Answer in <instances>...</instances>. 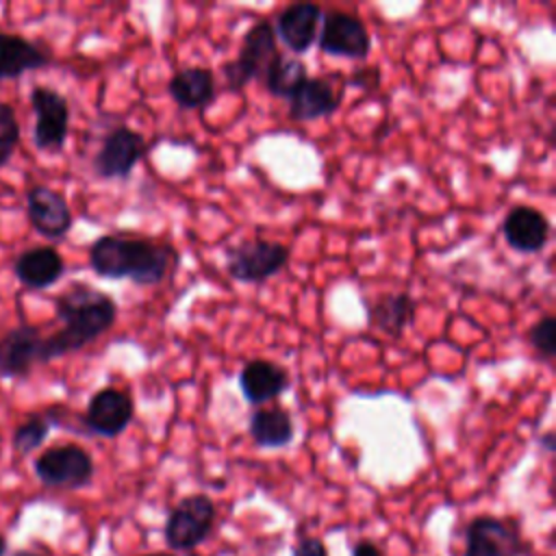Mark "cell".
I'll return each mask as SVG.
<instances>
[{
  "mask_svg": "<svg viewBox=\"0 0 556 556\" xmlns=\"http://www.w3.org/2000/svg\"><path fill=\"white\" fill-rule=\"evenodd\" d=\"M178 250L169 243L126 237L102 235L89 248L91 269L109 280H132L135 285H159L178 265Z\"/></svg>",
  "mask_w": 556,
  "mask_h": 556,
  "instance_id": "obj_1",
  "label": "cell"
},
{
  "mask_svg": "<svg viewBox=\"0 0 556 556\" xmlns=\"http://www.w3.org/2000/svg\"><path fill=\"white\" fill-rule=\"evenodd\" d=\"M56 317L63 328L41 343V363L83 350L109 332L117 319V304L104 291L89 285H74L56 300Z\"/></svg>",
  "mask_w": 556,
  "mask_h": 556,
  "instance_id": "obj_2",
  "label": "cell"
},
{
  "mask_svg": "<svg viewBox=\"0 0 556 556\" xmlns=\"http://www.w3.org/2000/svg\"><path fill=\"white\" fill-rule=\"evenodd\" d=\"M215 504L204 493L185 495L169 513L163 526L165 545L174 552H191L204 543L215 523Z\"/></svg>",
  "mask_w": 556,
  "mask_h": 556,
  "instance_id": "obj_3",
  "label": "cell"
},
{
  "mask_svg": "<svg viewBox=\"0 0 556 556\" xmlns=\"http://www.w3.org/2000/svg\"><path fill=\"white\" fill-rule=\"evenodd\" d=\"M276 56L278 48L274 26L267 20H258L245 30L237 59L222 65V76L232 91H239L248 83L263 78Z\"/></svg>",
  "mask_w": 556,
  "mask_h": 556,
  "instance_id": "obj_4",
  "label": "cell"
},
{
  "mask_svg": "<svg viewBox=\"0 0 556 556\" xmlns=\"http://www.w3.org/2000/svg\"><path fill=\"white\" fill-rule=\"evenodd\" d=\"M289 254L291 250L278 241H241L226 250V271L237 282H263L287 265Z\"/></svg>",
  "mask_w": 556,
  "mask_h": 556,
  "instance_id": "obj_5",
  "label": "cell"
},
{
  "mask_svg": "<svg viewBox=\"0 0 556 556\" xmlns=\"http://www.w3.org/2000/svg\"><path fill=\"white\" fill-rule=\"evenodd\" d=\"M91 454L74 443L54 445L35 458L37 478L52 489H83L93 478Z\"/></svg>",
  "mask_w": 556,
  "mask_h": 556,
  "instance_id": "obj_6",
  "label": "cell"
},
{
  "mask_svg": "<svg viewBox=\"0 0 556 556\" xmlns=\"http://www.w3.org/2000/svg\"><path fill=\"white\" fill-rule=\"evenodd\" d=\"M526 543L513 519L478 515L465 528L463 556H523Z\"/></svg>",
  "mask_w": 556,
  "mask_h": 556,
  "instance_id": "obj_7",
  "label": "cell"
},
{
  "mask_svg": "<svg viewBox=\"0 0 556 556\" xmlns=\"http://www.w3.org/2000/svg\"><path fill=\"white\" fill-rule=\"evenodd\" d=\"M148 141L141 132L128 126H115L102 139L100 150L93 156V172L104 180L128 178L135 165L146 156Z\"/></svg>",
  "mask_w": 556,
  "mask_h": 556,
  "instance_id": "obj_8",
  "label": "cell"
},
{
  "mask_svg": "<svg viewBox=\"0 0 556 556\" xmlns=\"http://www.w3.org/2000/svg\"><path fill=\"white\" fill-rule=\"evenodd\" d=\"M317 46L330 56L365 59L371 50V37L361 17L345 11H324L321 30L317 35Z\"/></svg>",
  "mask_w": 556,
  "mask_h": 556,
  "instance_id": "obj_9",
  "label": "cell"
},
{
  "mask_svg": "<svg viewBox=\"0 0 556 556\" xmlns=\"http://www.w3.org/2000/svg\"><path fill=\"white\" fill-rule=\"evenodd\" d=\"M35 111L33 141L43 152H59L70 132V104L63 93L50 87H35L30 91Z\"/></svg>",
  "mask_w": 556,
  "mask_h": 556,
  "instance_id": "obj_10",
  "label": "cell"
},
{
  "mask_svg": "<svg viewBox=\"0 0 556 556\" xmlns=\"http://www.w3.org/2000/svg\"><path fill=\"white\" fill-rule=\"evenodd\" d=\"M132 415H135V404L130 395L115 387H104L91 395L83 421L89 432L98 437L115 439L130 426Z\"/></svg>",
  "mask_w": 556,
  "mask_h": 556,
  "instance_id": "obj_11",
  "label": "cell"
},
{
  "mask_svg": "<svg viewBox=\"0 0 556 556\" xmlns=\"http://www.w3.org/2000/svg\"><path fill=\"white\" fill-rule=\"evenodd\" d=\"M26 215L30 226L46 239H63L74 224L65 195L46 185L28 189Z\"/></svg>",
  "mask_w": 556,
  "mask_h": 556,
  "instance_id": "obj_12",
  "label": "cell"
},
{
  "mask_svg": "<svg viewBox=\"0 0 556 556\" xmlns=\"http://www.w3.org/2000/svg\"><path fill=\"white\" fill-rule=\"evenodd\" d=\"M43 337L35 326H15L0 337V376L24 378L41 363Z\"/></svg>",
  "mask_w": 556,
  "mask_h": 556,
  "instance_id": "obj_13",
  "label": "cell"
},
{
  "mask_svg": "<svg viewBox=\"0 0 556 556\" xmlns=\"http://www.w3.org/2000/svg\"><path fill=\"white\" fill-rule=\"evenodd\" d=\"M239 389L243 393V397L252 404V406H261L265 402H271L276 397H280L289 387H291V378L289 371L269 361V358H252L248 361L239 376H237Z\"/></svg>",
  "mask_w": 556,
  "mask_h": 556,
  "instance_id": "obj_14",
  "label": "cell"
},
{
  "mask_svg": "<svg viewBox=\"0 0 556 556\" xmlns=\"http://www.w3.org/2000/svg\"><path fill=\"white\" fill-rule=\"evenodd\" d=\"M502 235L513 250L534 254L541 252L549 239V219L534 206L517 204L504 217Z\"/></svg>",
  "mask_w": 556,
  "mask_h": 556,
  "instance_id": "obj_15",
  "label": "cell"
},
{
  "mask_svg": "<svg viewBox=\"0 0 556 556\" xmlns=\"http://www.w3.org/2000/svg\"><path fill=\"white\" fill-rule=\"evenodd\" d=\"M324 9L313 2H293L276 15L274 33L295 54L306 52L317 39V26Z\"/></svg>",
  "mask_w": 556,
  "mask_h": 556,
  "instance_id": "obj_16",
  "label": "cell"
},
{
  "mask_svg": "<svg viewBox=\"0 0 556 556\" xmlns=\"http://www.w3.org/2000/svg\"><path fill=\"white\" fill-rule=\"evenodd\" d=\"M339 91L330 78H306L302 87L289 98V117L293 122H315L328 117L339 106Z\"/></svg>",
  "mask_w": 556,
  "mask_h": 556,
  "instance_id": "obj_17",
  "label": "cell"
},
{
  "mask_svg": "<svg viewBox=\"0 0 556 556\" xmlns=\"http://www.w3.org/2000/svg\"><path fill=\"white\" fill-rule=\"evenodd\" d=\"M15 276L17 280L28 287V289H48L65 271L63 256L50 248V245H39L22 252L15 261Z\"/></svg>",
  "mask_w": 556,
  "mask_h": 556,
  "instance_id": "obj_18",
  "label": "cell"
},
{
  "mask_svg": "<svg viewBox=\"0 0 556 556\" xmlns=\"http://www.w3.org/2000/svg\"><path fill=\"white\" fill-rule=\"evenodd\" d=\"M167 91L180 109H187V111L204 109L215 98V76L211 70L200 65L185 67L169 78Z\"/></svg>",
  "mask_w": 556,
  "mask_h": 556,
  "instance_id": "obj_19",
  "label": "cell"
},
{
  "mask_svg": "<svg viewBox=\"0 0 556 556\" xmlns=\"http://www.w3.org/2000/svg\"><path fill=\"white\" fill-rule=\"evenodd\" d=\"M46 65H50V56L43 48L20 35L0 33V80L20 78Z\"/></svg>",
  "mask_w": 556,
  "mask_h": 556,
  "instance_id": "obj_20",
  "label": "cell"
},
{
  "mask_svg": "<svg viewBox=\"0 0 556 556\" xmlns=\"http://www.w3.org/2000/svg\"><path fill=\"white\" fill-rule=\"evenodd\" d=\"M252 441L263 450L287 447L293 441L295 428L291 415L282 406L256 408L248 424Z\"/></svg>",
  "mask_w": 556,
  "mask_h": 556,
  "instance_id": "obj_21",
  "label": "cell"
},
{
  "mask_svg": "<svg viewBox=\"0 0 556 556\" xmlns=\"http://www.w3.org/2000/svg\"><path fill=\"white\" fill-rule=\"evenodd\" d=\"M367 319L389 337H400L415 319V300L408 293L380 295L367 304Z\"/></svg>",
  "mask_w": 556,
  "mask_h": 556,
  "instance_id": "obj_22",
  "label": "cell"
},
{
  "mask_svg": "<svg viewBox=\"0 0 556 556\" xmlns=\"http://www.w3.org/2000/svg\"><path fill=\"white\" fill-rule=\"evenodd\" d=\"M308 78L306 65L295 56H285L278 52V56L269 63L263 80L271 96L276 98H291L302 83Z\"/></svg>",
  "mask_w": 556,
  "mask_h": 556,
  "instance_id": "obj_23",
  "label": "cell"
},
{
  "mask_svg": "<svg viewBox=\"0 0 556 556\" xmlns=\"http://www.w3.org/2000/svg\"><path fill=\"white\" fill-rule=\"evenodd\" d=\"M50 426H52V419L48 415H30L28 419H24L15 432H13V447L20 452V454H30L35 452L37 447L43 445V441L48 439V432H50Z\"/></svg>",
  "mask_w": 556,
  "mask_h": 556,
  "instance_id": "obj_24",
  "label": "cell"
},
{
  "mask_svg": "<svg viewBox=\"0 0 556 556\" xmlns=\"http://www.w3.org/2000/svg\"><path fill=\"white\" fill-rule=\"evenodd\" d=\"M530 348L545 361H552L556 354V319L554 315L539 317L528 330Z\"/></svg>",
  "mask_w": 556,
  "mask_h": 556,
  "instance_id": "obj_25",
  "label": "cell"
},
{
  "mask_svg": "<svg viewBox=\"0 0 556 556\" xmlns=\"http://www.w3.org/2000/svg\"><path fill=\"white\" fill-rule=\"evenodd\" d=\"M20 143V124L15 109L9 102H0V169L9 163Z\"/></svg>",
  "mask_w": 556,
  "mask_h": 556,
  "instance_id": "obj_26",
  "label": "cell"
},
{
  "mask_svg": "<svg viewBox=\"0 0 556 556\" xmlns=\"http://www.w3.org/2000/svg\"><path fill=\"white\" fill-rule=\"evenodd\" d=\"M291 556H328V549L317 536H302L293 547Z\"/></svg>",
  "mask_w": 556,
  "mask_h": 556,
  "instance_id": "obj_27",
  "label": "cell"
},
{
  "mask_svg": "<svg viewBox=\"0 0 556 556\" xmlns=\"http://www.w3.org/2000/svg\"><path fill=\"white\" fill-rule=\"evenodd\" d=\"M352 556H382V552H380V547H378L374 541L361 539V541L354 543Z\"/></svg>",
  "mask_w": 556,
  "mask_h": 556,
  "instance_id": "obj_28",
  "label": "cell"
},
{
  "mask_svg": "<svg viewBox=\"0 0 556 556\" xmlns=\"http://www.w3.org/2000/svg\"><path fill=\"white\" fill-rule=\"evenodd\" d=\"M539 443H541L547 452H554V432H552V430H547V432L539 439Z\"/></svg>",
  "mask_w": 556,
  "mask_h": 556,
  "instance_id": "obj_29",
  "label": "cell"
},
{
  "mask_svg": "<svg viewBox=\"0 0 556 556\" xmlns=\"http://www.w3.org/2000/svg\"><path fill=\"white\" fill-rule=\"evenodd\" d=\"M7 554V541H4V536L0 534V556H4Z\"/></svg>",
  "mask_w": 556,
  "mask_h": 556,
  "instance_id": "obj_30",
  "label": "cell"
},
{
  "mask_svg": "<svg viewBox=\"0 0 556 556\" xmlns=\"http://www.w3.org/2000/svg\"><path fill=\"white\" fill-rule=\"evenodd\" d=\"M13 556H37V554H33V552H17V554H13Z\"/></svg>",
  "mask_w": 556,
  "mask_h": 556,
  "instance_id": "obj_31",
  "label": "cell"
},
{
  "mask_svg": "<svg viewBox=\"0 0 556 556\" xmlns=\"http://www.w3.org/2000/svg\"><path fill=\"white\" fill-rule=\"evenodd\" d=\"M146 556H172L169 552H156V554H146Z\"/></svg>",
  "mask_w": 556,
  "mask_h": 556,
  "instance_id": "obj_32",
  "label": "cell"
}]
</instances>
